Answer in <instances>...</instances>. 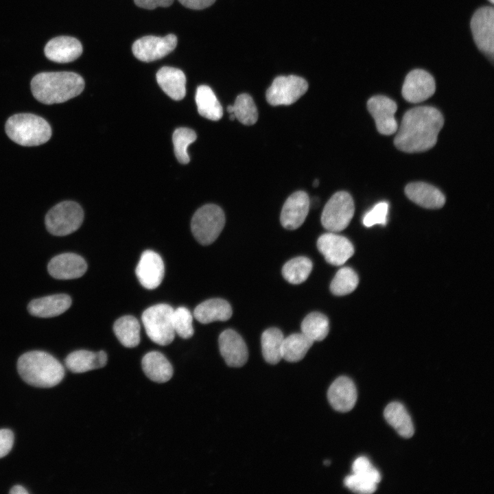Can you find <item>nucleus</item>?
Here are the masks:
<instances>
[{
  "mask_svg": "<svg viewBox=\"0 0 494 494\" xmlns=\"http://www.w3.org/2000/svg\"><path fill=\"white\" fill-rule=\"evenodd\" d=\"M442 114L432 106H418L403 115L394 143L402 152L426 151L435 145L443 128Z\"/></svg>",
  "mask_w": 494,
  "mask_h": 494,
  "instance_id": "1",
  "label": "nucleus"
},
{
  "mask_svg": "<svg viewBox=\"0 0 494 494\" xmlns=\"http://www.w3.org/2000/svg\"><path fill=\"white\" fill-rule=\"evenodd\" d=\"M84 80L74 72H42L33 77V96L44 104H60L79 95L84 90Z\"/></svg>",
  "mask_w": 494,
  "mask_h": 494,
  "instance_id": "2",
  "label": "nucleus"
},
{
  "mask_svg": "<svg viewBox=\"0 0 494 494\" xmlns=\"http://www.w3.org/2000/svg\"><path fill=\"white\" fill-rule=\"evenodd\" d=\"M17 370L25 382L38 388L56 386L65 373L64 366L56 357L42 351H32L21 355Z\"/></svg>",
  "mask_w": 494,
  "mask_h": 494,
  "instance_id": "3",
  "label": "nucleus"
},
{
  "mask_svg": "<svg viewBox=\"0 0 494 494\" xmlns=\"http://www.w3.org/2000/svg\"><path fill=\"white\" fill-rule=\"evenodd\" d=\"M8 137L23 146H37L49 140L51 128L43 117L31 113L10 117L5 126Z\"/></svg>",
  "mask_w": 494,
  "mask_h": 494,
  "instance_id": "4",
  "label": "nucleus"
},
{
  "mask_svg": "<svg viewBox=\"0 0 494 494\" xmlns=\"http://www.w3.org/2000/svg\"><path fill=\"white\" fill-rule=\"evenodd\" d=\"M173 311L170 305L161 303L148 307L142 314L145 332L149 338L157 344L166 346L174 339Z\"/></svg>",
  "mask_w": 494,
  "mask_h": 494,
  "instance_id": "5",
  "label": "nucleus"
},
{
  "mask_svg": "<svg viewBox=\"0 0 494 494\" xmlns=\"http://www.w3.org/2000/svg\"><path fill=\"white\" fill-rule=\"evenodd\" d=\"M225 224L222 209L209 204L198 209L193 214L191 229L195 239L202 245H209L216 240Z\"/></svg>",
  "mask_w": 494,
  "mask_h": 494,
  "instance_id": "6",
  "label": "nucleus"
},
{
  "mask_svg": "<svg viewBox=\"0 0 494 494\" xmlns=\"http://www.w3.org/2000/svg\"><path fill=\"white\" fill-rule=\"evenodd\" d=\"M84 219V213L79 204L63 201L53 207L46 214L47 230L53 235L65 236L77 231Z\"/></svg>",
  "mask_w": 494,
  "mask_h": 494,
  "instance_id": "7",
  "label": "nucleus"
},
{
  "mask_svg": "<svg viewBox=\"0 0 494 494\" xmlns=\"http://www.w3.org/2000/svg\"><path fill=\"white\" fill-rule=\"evenodd\" d=\"M355 206L352 197L346 191H338L327 201L321 215L324 228L331 232L345 229L353 217Z\"/></svg>",
  "mask_w": 494,
  "mask_h": 494,
  "instance_id": "8",
  "label": "nucleus"
},
{
  "mask_svg": "<svg viewBox=\"0 0 494 494\" xmlns=\"http://www.w3.org/2000/svg\"><path fill=\"white\" fill-rule=\"evenodd\" d=\"M308 89L303 78L290 75L277 77L266 91L267 102L272 106L290 105L296 102Z\"/></svg>",
  "mask_w": 494,
  "mask_h": 494,
  "instance_id": "9",
  "label": "nucleus"
},
{
  "mask_svg": "<svg viewBox=\"0 0 494 494\" xmlns=\"http://www.w3.org/2000/svg\"><path fill=\"white\" fill-rule=\"evenodd\" d=\"M470 27L474 42L478 48L493 60L494 52V10L484 6L473 14Z\"/></svg>",
  "mask_w": 494,
  "mask_h": 494,
  "instance_id": "10",
  "label": "nucleus"
},
{
  "mask_svg": "<svg viewBox=\"0 0 494 494\" xmlns=\"http://www.w3.org/2000/svg\"><path fill=\"white\" fill-rule=\"evenodd\" d=\"M177 43V37L173 34L163 37L145 36L134 41L132 51L138 60L150 62L168 55L176 47Z\"/></svg>",
  "mask_w": 494,
  "mask_h": 494,
  "instance_id": "11",
  "label": "nucleus"
},
{
  "mask_svg": "<svg viewBox=\"0 0 494 494\" xmlns=\"http://www.w3.org/2000/svg\"><path fill=\"white\" fill-rule=\"evenodd\" d=\"M435 80L432 75L423 69H414L406 75L403 86V98L411 103L421 102L434 95Z\"/></svg>",
  "mask_w": 494,
  "mask_h": 494,
  "instance_id": "12",
  "label": "nucleus"
},
{
  "mask_svg": "<svg viewBox=\"0 0 494 494\" xmlns=\"http://www.w3.org/2000/svg\"><path fill=\"white\" fill-rule=\"evenodd\" d=\"M367 108L375 121L379 133L390 135L397 131L398 126L395 118L397 106L392 99L384 95H375L368 99Z\"/></svg>",
  "mask_w": 494,
  "mask_h": 494,
  "instance_id": "13",
  "label": "nucleus"
},
{
  "mask_svg": "<svg viewBox=\"0 0 494 494\" xmlns=\"http://www.w3.org/2000/svg\"><path fill=\"white\" fill-rule=\"evenodd\" d=\"M317 247L327 262L334 266L342 265L354 253L351 242L346 237L333 233L322 235L318 239Z\"/></svg>",
  "mask_w": 494,
  "mask_h": 494,
  "instance_id": "14",
  "label": "nucleus"
},
{
  "mask_svg": "<svg viewBox=\"0 0 494 494\" xmlns=\"http://www.w3.org/2000/svg\"><path fill=\"white\" fill-rule=\"evenodd\" d=\"M135 272L143 287L148 290L155 289L161 283L164 277L163 259L156 252L145 250L140 257Z\"/></svg>",
  "mask_w": 494,
  "mask_h": 494,
  "instance_id": "15",
  "label": "nucleus"
},
{
  "mask_svg": "<svg viewBox=\"0 0 494 494\" xmlns=\"http://www.w3.org/2000/svg\"><path fill=\"white\" fill-rule=\"evenodd\" d=\"M49 274L57 279L67 280L82 277L87 270L83 257L72 252H65L54 257L49 262Z\"/></svg>",
  "mask_w": 494,
  "mask_h": 494,
  "instance_id": "16",
  "label": "nucleus"
},
{
  "mask_svg": "<svg viewBox=\"0 0 494 494\" xmlns=\"http://www.w3.org/2000/svg\"><path fill=\"white\" fill-rule=\"evenodd\" d=\"M310 206L307 193L298 191L292 193L285 202L281 213V223L288 230H294L304 222Z\"/></svg>",
  "mask_w": 494,
  "mask_h": 494,
  "instance_id": "17",
  "label": "nucleus"
},
{
  "mask_svg": "<svg viewBox=\"0 0 494 494\" xmlns=\"http://www.w3.org/2000/svg\"><path fill=\"white\" fill-rule=\"evenodd\" d=\"M218 342L220 353L227 365L240 367L246 364L248 357V349L236 331L233 329L222 331Z\"/></svg>",
  "mask_w": 494,
  "mask_h": 494,
  "instance_id": "18",
  "label": "nucleus"
},
{
  "mask_svg": "<svg viewBox=\"0 0 494 494\" xmlns=\"http://www.w3.org/2000/svg\"><path fill=\"white\" fill-rule=\"evenodd\" d=\"M82 51L81 43L77 38L67 36L51 39L44 49L45 56L58 63L74 61L81 56Z\"/></svg>",
  "mask_w": 494,
  "mask_h": 494,
  "instance_id": "19",
  "label": "nucleus"
},
{
  "mask_svg": "<svg viewBox=\"0 0 494 494\" xmlns=\"http://www.w3.org/2000/svg\"><path fill=\"white\" fill-rule=\"evenodd\" d=\"M357 397L355 384L346 376L339 377L334 380L327 392V398L332 408L342 412L353 409Z\"/></svg>",
  "mask_w": 494,
  "mask_h": 494,
  "instance_id": "20",
  "label": "nucleus"
},
{
  "mask_svg": "<svg viewBox=\"0 0 494 494\" xmlns=\"http://www.w3.org/2000/svg\"><path fill=\"white\" fill-rule=\"evenodd\" d=\"M71 303L69 295L57 294L32 300L30 302L27 309L34 316L51 318L66 311Z\"/></svg>",
  "mask_w": 494,
  "mask_h": 494,
  "instance_id": "21",
  "label": "nucleus"
},
{
  "mask_svg": "<svg viewBox=\"0 0 494 494\" xmlns=\"http://www.w3.org/2000/svg\"><path fill=\"white\" fill-rule=\"evenodd\" d=\"M407 197L416 204L426 209L443 207L445 197L436 187L425 183H412L405 188Z\"/></svg>",
  "mask_w": 494,
  "mask_h": 494,
  "instance_id": "22",
  "label": "nucleus"
},
{
  "mask_svg": "<svg viewBox=\"0 0 494 494\" xmlns=\"http://www.w3.org/2000/svg\"><path fill=\"white\" fill-rule=\"evenodd\" d=\"M107 355L105 351L93 352L88 350H78L69 353L64 363L71 372L81 373L100 368L107 363Z\"/></svg>",
  "mask_w": 494,
  "mask_h": 494,
  "instance_id": "23",
  "label": "nucleus"
},
{
  "mask_svg": "<svg viewBox=\"0 0 494 494\" xmlns=\"http://www.w3.org/2000/svg\"><path fill=\"white\" fill-rule=\"evenodd\" d=\"M157 83L172 99L180 100L186 95V77L183 71L172 67H163L156 73Z\"/></svg>",
  "mask_w": 494,
  "mask_h": 494,
  "instance_id": "24",
  "label": "nucleus"
},
{
  "mask_svg": "<svg viewBox=\"0 0 494 494\" xmlns=\"http://www.w3.org/2000/svg\"><path fill=\"white\" fill-rule=\"evenodd\" d=\"M230 304L222 298H211L199 304L193 311L195 318L202 324L226 321L232 316Z\"/></svg>",
  "mask_w": 494,
  "mask_h": 494,
  "instance_id": "25",
  "label": "nucleus"
},
{
  "mask_svg": "<svg viewBox=\"0 0 494 494\" xmlns=\"http://www.w3.org/2000/svg\"><path fill=\"white\" fill-rule=\"evenodd\" d=\"M142 368L145 375L152 381L165 383L173 375V368L166 357L160 352L151 351L142 359Z\"/></svg>",
  "mask_w": 494,
  "mask_h": 494,
  "instance_id": "26",
  "label": "nucleus"
},
{
  "mask_svg": "<svg viewBox=\"0 0 494 494\" xmlns=\"http://www.w3.org/2000/svg\"><path fill=\"white\" fill-rule=\"evenodd\" d=\"M384 416L386 421L403 438H410L414 432L410 414L403 404L391 402L384 409Z\"/></svg>",
  "mask_w": 494,
  "mask_h": 494,
  "instance_id": "27",
  "label": "nucleus"
},
{
  "mask_svg": "<svg viewBox=\"0 0 494 494\" xmlns=\"http://www.w3.org/2000/svg\"><path fill=\"white\" fill-rule=\"evenodd\" d=\"M195 99L198 111L201 116L212 121H217L222 118V107L209 86H199L196 89Z\"/></svg>",
  "mask_w": 494,
  "mask_h": 494,
  "instance_id": "28",
  "label": "nucleus"
},
{
  "mask_svg": "<svg viewBox=\"0 0 494 494\" xmlns=\"http://www.w3.org/2000/svg\"><path fill=\"white\" fill-rule=\"evenodd\" d=\"M113 331L119 341L126 347H135L140 342V325L132 316L118 318L114 323Z\"/></svg>",
  "mask_w": 494,
  "mask_h": 494,
  "instance_id": "29",
  "label": "nucleus"
},
{
  "mask_svg": "<svg viewBox=\"0 0 494 494\" xmlns=\"http://www.w3.org/2000/svg\"><path fill=\"white\" fill-rule=\"evenodd\" d=\"M314 341L303 333H293L284 338L282 345V359L290 362L301 360Z\"/></svg>",
  "mask_w": 494,
  "mask_h": 494,
  "instance_id": "30",
  "label": "nucleus"
},
{
  "mask_svg": "<svg viewBox=\"0 0 494 494\" xmlns=\"http://www.w3.org/2000/svg\"><path fill=\"white\" fill-rule=\"evenodd\" d=\"M283 334L277 328H269L261 335L262 354L265 360L271 364H276L282 359Z\"/></svg>",
  "mask_w": 494,
  "mask_h": 494,
  "instance_id": "31",
  "label": "nucleus"
},
{
  "mask_svg": "<svg viewBox=\"0 0 494 494\" xmlns=\"http://www.w3.org/2000/svg\"><path fill=\"white\" fill-rule=\"evenodd\" d=\"M229 113H233L235 119L244 125L255 124L258 119V112L255 103L247 93L239 95L233 105L227 107Z\"/></svg>",
  "mask_w": 494,
  "mask_h": 494,
  "instance_id": "32",
  "label": "nucleus"
},
{
  "mask_svg": "<svg viewBox=\"0 0 494 494\" xmlns=\"http://www.w3.org/2000/svg\"><path fill=\"white\" fill-rule=\"evenodd\" d=\"M301 333L314 341L324 340L329 330L327 317L320 312H311L301 323Z\"/></svg>",
  "mask_w": 494,
  "mask_h": 494,
  "instance_id": "33",
  "label": "nucleus"
},
{
  "mask_svg": "<svg viewBox=\"0 0 494 494\" xmlns=\"http://www.w3.org/2000/svg\"><path fill=\"white\" fill-rule=\"evenodd\" d=\"M312 270L311 261L305 257L293 258L282 268L284 279L292 284H300L309 277Z\"/></svg>",
  "mask_w": 494,
  "mask_h": 494,
  "instance_id": "34",
  "label": "nucleus"
},
{
  "mask_svg": "<svg viewBox=\"0 0 494 494\" xmlns=\"http://www.w3.org/2000/svg\"><path fill=\"white\" fill-rule=\"evenodd\" d=\"M356 272L349 267L340 268L336 274L331 285V292L336 296H343L353 292L358 285Z\"/></svg>",
  "mask_w": 494,
  "mask_h": 494,
  "instance_id": "35",
  "label": "nucleus"
},
{
  "mask_svg": "<svg viewBox=\"0 0 494 494\" xmlns=\"http://www.w3.org/2000/svg\"><path fill=\"white\" fill-rule=\"evenodd\" d=\"M196 138V132L188 128H178L174 132L172 141L174 153L180 163L187 164L189 162L187 148Z\"/></svg>",
  "mask_w": 494,
  "mask_h": 494,
  "instance_id": "36",
  "label": "nucleus"
},
{
  "mask_svg": "<svg viewBox=\"0 0 494 494\" xmlns=\"http://www.w3.org/2000/svg\"><path fill=\"white\" fill-rule=\"evenodd\" d=\"M172 325L175 332L180 338L187 339L193 334V316L189 310L184 307L174 309Z\"/></svg>",
  "mask_w": 494,
  "mask_h": 494,
  "instance_id": "37",
  "label": "nucleus"
},
{
  "mask_svg": "<svg viewBox=\"0 0 494 494\" xmlns=\"http://www.w3.org/2000/svg\"><path fill=\"white\" fill-rule=\"evenodd\" d=\"M353 473L378 484L381 479L379 471L375 469L370 460L365 456L358 457L352 464Z\"/></svg>",
  "mask_w": 494,
  "mask_h": 494,
  "instance_id": "38",
  "label": "nucleus"
},
{
  "mask_svg": "<svg viewBox=\"0 0 494 494\" xmlns=\"http://www.w3.org/2000/svg\"><path fill=\"white\" fill-rule=\"evenodd\" d=\"M344 483L351 491L360 494H370L377 489V484L354 473L346 476Z\"/></svg>",
  "mask_w": 494,
  "mask_h": 494,
  "instance_id": "39",
  "label": "nucleus"
},
{
  "mask_svg": "<svg viewBox=\"0 0 494 494\" xmlns=\"http://www.w3.org/2000/svg\"><path fill=\"white\" fill-rule=\"evenodd\" d=\"M388 204L380 202L376 204L363 217V224L366 227L375 224L385 225L387 221Z\"/></svg>",
  "mask_w": 494,
  "mask_h": 494,
  "instance_id": "40",
  "label": "nucleus"
},
{
  "mask_svg": "<svg viewBox=\"0 0 494 494\" xmlns=\"http://www.w3.org/2000/svg\"><path fill=\"white\" fill-rule=\"evenodd\" d=\"M14 436L9 429L0 430V458L5 456L11 451L14 444Z\"/></svg>",
  "mask_w": 494,
  "mask_h": 494,
  "instance_id": "41",
  "label": "nucleus"
},
{
  "mask_svg": "<svg viewBox=\"0 0 494 494\" xmlns=\"http://www.w3.org/2000/svg\"><path fill=\"white\" fill-rule=\"evenodd\" d=\"M174 0H134V4L141 8L154 10L158 7L167 8L174 3Z\"/></svg>",
  "mask_w": 494,
  "mask_h": 494,
  "instance_id": "42",
  "label": "nucleus"
},
{
  "mask_svg": "<svg viewBox=\"0 0 494 494\" xmlns=\"http://www.w3.org/2000/svg\"><path fill=\"white\" fill-rule=\"evenodd\" d=\"M180 3L187 8L192 10H202L212 5L216 0H178Z\"/></svg>",
  "mask_w": 494,
  "mask_h": 494,
  "instance_id": "43",
  "label": "nucleus"
},
{
  "mask_svg": "<svg viewBox=\"0 0 494 494\" xmlns=\"http://www.w3.org/2000/svg\"><path fill=\"white\" fill-rule=\"evenodd\" d=\"M10 494H28V491L21 485L14 486L9 491Z\"/></svg>",
  "mask_w": 494,
  "mask_h": 494,
  "instance_id": "44",
  "label": "nucleus"
},
{
  "mask_svg": "<svg viewBox=\"0 0 494 494\" xmlns=\"http://www.w3.org/2000/svg\"><path fill=\"white\" fill-rule=\"evenodd\" d=\"M319 185V180L318 179H315L313 182V185L316 187L318 186Z\"/></svg>",
  "mask_w": 494,
  "mask_h": 494,
  "instance_id": "45",
  "label": "nucleus"
},
{
  "mask_svg": "<svg viewBox=\"0 0 494 494\" xmlns=\"http://www.w3.org/2000/svg\"><path fill=\"white\" fill-rule=\"evenodd\" d=\"M324 464H325V465H329V464H330V461H329V460H325V461H324Z\"/></svg>",
  "mask_w": 494,
  "mask_h": 494,
  "instance_id": "46",
  "label": "nucleus"
},
{
  "mask_svg": "<svg viewBox=\"0 0 494 494\" xmlns=\"http://www.w3.org/2000/svg\"><path fill=\"white\" fill-rule=\"evenodd\" d=\"M491 3H493L494 0H489Z\"/></svg>",
  "mask_w": 494,
  "mask_h": 494,
  "instance_id": "47",
  "label": "nucleus"
}]
</instances>
